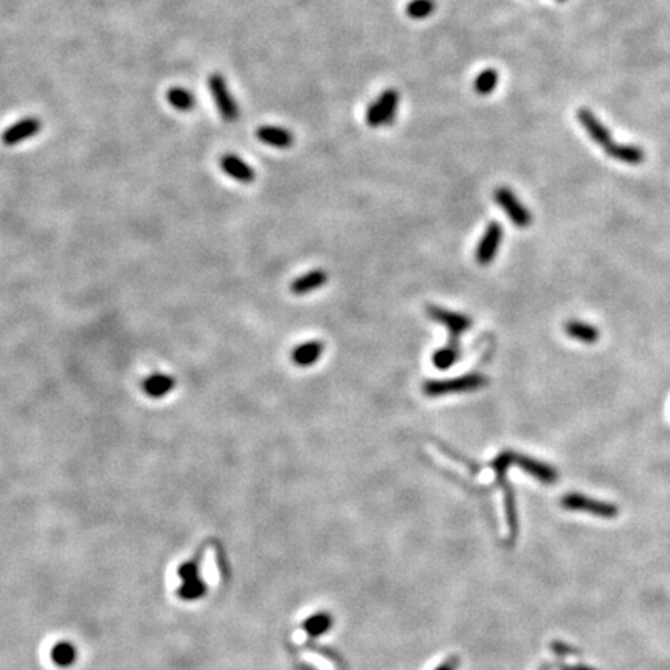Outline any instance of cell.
Listing matches in <instances>:
<instances>
[{"mask_svg": "<svg viewBox=\"0 0 670 670\" xmlns=\"http://www.w3.org/2000/svg\"><path fill=\"white\" fill-rule=\"evenodd\" d=\"M565 333L568 337L574 338V340L582 342V343H596L599 340V329L593 325L585 323V321L579 320H570L565 323Z\"/></svg>", "mask_w": 670, "mask_h": 670, "instance_id": "17", "label": "cell"}, {"mask_svg": "<svg viewBox=\"0 0 670 670\" xmlns=\"http://www.w3.org/2000/svg\"><path fill=\"white\" fill-rule=\"evenodd\" d=\"M494 199L499 207L503 208L506 216L512 220V224L519 228L529 227L532 222V216L529 210L526 208L520 199L515 196L514 191L507 186H499L494 193Z\"/></svg>", "mask_w": 670, "mask_h": 670, "instance_id": "5", "label": "cell"}, {"mask_svg": "<svg viewBox=\"0 0 670 670\" xmlns=\"http://www.w3.org/2000/svg\"><path fill=\"white\" fill-rule=\"evenodd\" d=\"M436 4L433 0H411L405 6V13L411 19H426L435 11Z\"/></svg>", "mask_w": 670, "mask_h": 670, "instance_id": "20", "label": "cell"}, {"mask_svg": "<svg viewBox=\"0 0 670 670\" xmlns=\"http://www.w3.org/2000/svg\"><path fill=\"white\" fill-rule=\"evenodd\" d=\"M40 127L42 124L38 118H33V117L22 118V120H19L18 123H14L8 127V129H5V132L2 134L4 145L14 146L21 141L28 140L33 137V135L40 131Z\"/></svg>", "mask_w": 670, "mask_h": 670, "instance_id": "9", "label": "cell"}, {"mask_svg": "<svg viewBox=\"0 0 670 670\" xmlns=\"http://www.w3.org/2000/svg\"><path fill=\"white\" fill-rule=\"evenodd\" d=\"M143 391H145L146 396L152 399H162L168 396L175 388V380L168 376L162 374V372H156L149 377L143 380Z\"/></svg>", "mask_w": 670, "mask_h": 670, "instance_id": "14", "label": "cell"}, {"mask_svg": "<svg viewBox=\"0 0 670 670\" xmlns=\"http://www.w3.org/2000/svg\"><path fill=\"white\" fill-rule=\"evenodd\" d=\"M497 84H498V72L494 69H486L477 76V80H475L473 82V87L478 95H489V93L495 90Z\"/></svg>", "mask_w": 670, "mask_h": 670, "instance_id": "19", "label": "cell"}, {"mask_svg": "<svg viewBox=\"0 0 670 670\" xmlns=\"http://www.w3.org/2000/svg\"><path fill=\"white\" fill-rule=\"evenodd\" d=\"M487 377L473 372V374H465L463 377L448 379V380H428L423 384V393L428 397H441L445 394H456V393H470L481 389L487 385Z\"/></svg>", "mask_w": 670, "mask_h": 670, "instance_id": "1", "label": "cell"}, {"mask_svg": "<svg viewBox=\"0 0 670 670\" xmlns=\"http://www.w3.org/2000/svg\"><path fill=\"white\" fill-rule=\"evenodd\" d=\"M166 98L169 104L177 110H182V112H190V110L196 106V98H194L193 93L182 87L169 89L166 93Z\"/></svg>", "mask_w": 670, "mask_h": 670, "instance_id": "18", "label": "cell"}, {"mask_svg": "<svg viewBox=\"0 0 670 670\" xmlns=\"http://www.w3.org/2000/svg\"><path fill=\"white\" fill-rule=\"evenodd\" d=\"M256 137L259 141L266 143L269 146L287 149L293 145V135L291 131L283 129L276 126H262L256 131Z\"/></svg>", "mask_w": 670, "mask_h": 670, "instance_id": "12", "label": "cell"}, {"mask_svg": "<svg viewBox=\"0 0 670 670\" xmlns=\"http://www.w3.org/2000/svg\"><path fill=\"white\" fill-rule=\"evenodd\" d=\"M208 87H210V93L215 98V103L219 109L220 117H222L225 121H230V123L236 121L237 118H239V107H237V103L234 101L230 90H228L224 76L220 73L210 75Z\"/></svg>", "mask_w": 670, "mask_h": 670, "instance_id": "4", "label": "cell"}, {"mask_svg": "<svg viewBox=\"0 0 670 670\" xmlns=\"http://www.w3.org/2000/svg\"><path fill=\"white\" fill-rule=\"evenodd\" d=\"M399 106V93L394 89H388L371 103L367 109V123L371 127L389 126L396 118Z\"/></svg>", "mask_w": 670, "mask_h": 670, "instance_id": "3", "label": "cell"}, {"mask_svg": "<svg viewBox=\"0 0 670 670\" xmlns=\"http://www.w3.org/2000/svg\"><path fill=\"white\" fill-rule=\"evenodd\" d=\"M220 169L232 179L241 183H252L254 180V169L244 162L241 157L227 154L220 158Z\"/></svg>", "mask_w": 670, "mask_h": 670, "instance_id": "11", "label": "cell"}, {"mask_svg": "<svg viewBox=\"0 0 670 670\" xmlns=\"http://www.w3.org/2000/svg\"><path fill=\"white\" fill-rule=\"evenodd\" d=\"M325 351V345L317 340L306 342L303 345H298L292 351V362L296 367L301 368H308L312 367L313 363H317V360L321 357V354Z\"/></svg>", "mask_w": 670, "mask_h": 670, "instance_id": "13", "label": "cell"}, {"mask_svg": "<svg viewBox=\"0 0 670 670\" xmlns=\"http://www.w3.org/2000/svg\"><path fill=\"white\" fill-rule=\"evenodd\" d=\"M562 504L570 509V511H580L588 512L598 517H604V519H613L617 515V507L612 503L599 502V499H593L580 494H568L562 498Z\"/></svg>", "mask_w": 670, "mask_h": 670, "instance_id": "6", "label": "cell"}, {"mask_svg": "<svg viewBox=\"0 0 670 670\" xmlns=\"http://www.w3.org/2000/svg\"><path fill=\"white\" fill-rule=\"evenodd\" d=\"M514 464L520 465V468L526 473H529L531 477L537 478L541 482H546V485H553V482H556L557 478H558V473L554 468H551L549 464L540 463L537 460H532V458H529V456L515 455Z\"/></svg>", "mask_w": 670, "mask_h": 670, "instance_id": "10", "label": "cell"}, {"mask_svg": "<svg viewBox=\"0 0 670 670\" xmlns=\"http://www.w3.org/2000/svg\"><path fill=\"white\" fill-rule=\"evenodd\" d=\"M328 283V274L325 270H312V272L296 278L291 284V291L295 295H306L320 289Z\"/></svg>", "mask_w": 670, "mask_h": 670, "instance_id": "16", "label": "cell"}, {"mask_svg": "<svg viewBox=\"0 0 670 670\" xmlns=\"http://www.w3.org/2000/svg\"><path fill=\"white\" fill-rule=\"evenodd\" d=\"M578 120L582 124L585 131L588 132L593 141H596L598 145L607 148L612 141V132H610L607 127L602 124L599 118L591 112L590 109L582 107L578 110Z\"/></svg>", "mask_w": 670, "mask_h": 670, "instance_id": "8", "label": "cell"}, {"mask_svg": "<svg viewBox=\"0 0 670 670\" xmlns=\"http://www.w3.org/2000/svg\"><path fill=\"white\" fill-rule=\"evenodd\" d=\"M557 2H566V0H557Z\"/></svg>", "mask_w": 670, "mask_h": 670, "instance_id": "24", "label": "cell"}, {"mask_svg": "<svg viewBox=\"0 0 670 670\" xmlns=\"http://www.w3.org/2000/svg\"><path fill=\"white\" fill-rule=\"evenodd\" d=\"M438 670H455V663H447L444 666H441Z\"/></svg>", "mask_w": 670, "mask_h": 670, "instance_id": "23", "label": "cell"}, {"mask_svg": "<svg viewBox=\"0 0 670 670\" xmlns=\"http://www.w3.org/2000/svg\"><path fill=\"white\" fill-rule=\"evenodd\" d=\"M503 241V228L495 220L487 225L485 234H482L481 241L477 249V261L480 266H489L494 258L497 256L499 244Z\"/></svg>", "mask_w": 670, "mask_h": 670, "instance_id": "7", "label": "cell"}, {"mask_svg": "<svg viewBox=\"0 0 670 670\" xmlns=\"http://www.w3.org/2000/svg\"><path fill=\"white\" fill-rule=\"evenodd\" d=\"M460 355H461V350H456V347H450V346H444L443 350H439L433 354V364L438 369H448L458 362Z\"/></svg>", "mask_w": 670, "mask_h": 670, "instance_id": "21", "label": "cell"}, {"mask_svg": "<svg viewBox=\"0 0 670 670\" xmlns=\"http://www.w3.org/2000/svg\"><path fill=\"white\" fill-rule=\"evenodd\" d=\"M427 313L431 320L438 321V323L444 325L448 330H450V338H448V343L445 346L461 350V335L465 333V330L470 329L472 320L468 315H463V313L450 312V310L441 309L436 306H428Z\"/></svg>", "mask_w": 670, "mask_h": 670, "instance_id": "2", "label": "cell"}, {"mask_svg": "<svg viewBox=\"0 0 670 670\" xmlns=\"http://www.w3.org/2000/svg\"><path fill=\"white\" fill-rule=\"evenodd\" d=\"M329 625H330V617L328 615H317L310 617L306 622V630L313 636H318L321 633H325L329 629Z\"/></svg>", "mask_w": 670, "mask_h": 670, "instance_id": "22", "label": "cell"}, {"mask_svg": "<svg viewBox=\"0 0 670 670\" xmlns=\"http://www.w3.org/2000/svg\"><path fill=\"white\" fill-rule=\"evenodd\" d=\"M607 154L617 160V162H622L627 165H641L646 158V152H644L639 146L634 145H617V143H610V145L605 148Z\"/></svg>", "mask_w": 670, "mask_h": 670, "instance_id": "15", "label": "cell"}]
</instances>
